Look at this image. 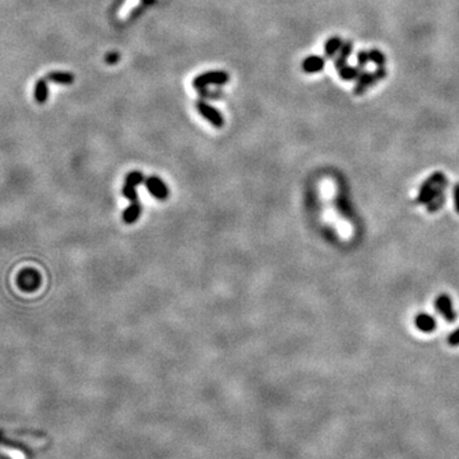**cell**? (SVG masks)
<instances>
[{"mask_svg": "<svg viewBox=\"0 0 459 459\" xmlns=\"http://www.w3.org/2000/svg\"><path fill=\"white\" fill-rule=\"evenodd\" d=\"M145 182V178L140 171H130L125 178V184L123 186V195L129 199L130 204L123 213V221L127 225H132L138 221L142 215V206L138 199L137 187Z\"/></svg>", "mask_w": 459, "mask_h": 459, "instance_id": "obj_1", "label": "cell"}, {"mask_svg": "<svg viewBox=\"0 0 459 459\" xmlns=\"http://www.w3.org/2000/svg\"><path fill=\"white\" fill-rule=\"evenodd\" d=\"M448 180L445 175L441 171L434 172L430 178H427L421 185L418 195H417L416 202L418 204H425L427 206L429 203L436 199L438 196L444 194L445 187H447Z\"/></svg>", "mask_w": 459, "mask_h": 459, "instance_id": "obj_2", "label": "cell"}, {"mask_svg": "<svg viewBox=\"0 0 459 459\" xmlns=\"http://www.w3.org/2000/svg\"><path fill=\"white\" fill-rule=\"evenodd\" d=\"M388 76V70L385 67H376L374 72H365L361 73V76L357 78L354 86V94L355 96H363L368 88H371L376 83L383 81Z\"/></svg>", "mask_w": 459, "mask_h": 459, "instance_id": "obj_3", "label": "cell"}, {"mask_svg": "<svg viewBox=\"0 0 459 459\" xmlns=\"http://www.w3.org/2000/svg\"><path fill=\"white\" fill-rule=\"evenodd\" d=\"M230 77L226 72H224V70H215V72L203 73V74L195 77L193 81V86L198 88V90H203V88H206L207 86L211 85H226Z\"/></svg>", "mask_w": 459, "mask_h": 459, "instance_id": "obj_4", "label": "cell"}, {"mask_svg": "<svg viewBox=\"0 0 459 459\" xmlns=\"http://www.w3.org/2000/svg\"><path fill=\"white\" fill-rule=\"evenodd\" d=\"M196 109H198V111H199V114L202 115L203 118L207 119L213 127L222 128L225 125L224 116H222L221 112L218 111L217 109H215L213 106L208 105V103L204 102V101H198V102H196Z\"/></svg>", "mask_w": 459, "mask_h": 459, "instance_id": "obj_5", "label": "cell"}, {"mask_svg": "<svg viewBox=\"0 0 459 459\" xmlns=\"http://www.w3.org/2000/svg\"><path fill=\"white\" fill-rule=\"evenodd\" d=\"M435 309L438 313H440L441 317L444 318L447 321H449V323H453L457 319L456 311L453 309V302H452V299L447 293H441V295L436 297Z\"/></svg>", "mask_w": 459, "mask_h": 459, "instance_id": "obj_6", "label": "cell"}, {"mask_svg": "<svg viewBox=\"0 0 459 459\" xmlns=\"http://www.w3.org/2000/svg\"><path fill=\"white\" fill-rule=\"evenodd\" d=\"M144 185L147 186L148 191L152 196H154L158 200H165L169 196V189L166 184L161 180L158 176H149L145 179Z\"/></svg>", "mask_w": 459, "mask_h": 459, "instance_id": "obj_7", "label": "cell"}, {"mask_svg": "<svg viewBox=\"0 0 459 459\" xmlns=\"http://www.w3.org/2000/svg\"><path fill=\"white\" fill-rule=\"evenodd\" d=\"M325 67V57L319 55H310L302 61V70L308 74H315L324 69Z\"/></svg>", "mask_w": 459, "mask_h": 459, "instance_id": "obj_8", "label": "cell"}, {"mask_svg": "<svg viewBox=\"0 0 459 459\" xmlns=\"http://www.w3.org/2000/svg\"><path fill=\"white\" fill-rule=\"evenodd\" d=\"M414 325L422 333H431L436 329V321L430 314L420 313L414 318Z\"/></svg>", "mask_w": 459, "mask_h": 459, "instance_id": "obj_9", "label": "cell"}, {"mask_svg": "<svg viewBox=\"0 0 459 459\" xmlns=\"http://www.w3.org/2000/svg\"><path fill=\"white\" fill-rule=\"evenodd\" d=\"M352 50H354V44L351 43L350 40L343 41V45H342L341 50H339V52L337 54V56L334 57V61H333L334 68L337 72L347 65V60H348V57L351 56V54H352Z\"/></svg>", "mask_w": 459, "mask_h": 459, "instance_id": "obj_10", "label": "cell"}, {"mask_svg": "<svg viewBox=\"0 0 459 459\" xmlns=\"http://www.w3.org/2000/svg\"><path fill=\"white\" fill-rule=\"evenodd\" d=\"M342 45H343V40L338 36L329 37L324 44V57L330 59V57L337 56V54L341 50Z\"/></svg>", "mask_w": 459, "mask_h": 459, "instance_id": "obj_11", "label": "cell"}, {"mask_svg": "<svg viewBox=\"0 0 459 459\" xmlns=\"http://www.w3.org/2000/svg\"><path fill=\"white\" fill-rule=\"evenodd\" d=\"M46 79L55 83V85L70 86L74 82V76H73L72 73L67 72H51L46 76Z\"/></svg>", "mask_w": 459, "mask_h": 459, "instance_id": "obj_12", "label": "cell"}, {"mask_svg": "<svg viewBox=\"0 0 459 459\" xmlns=\"http://www.w3.org/2000/svg\"><path fill=\"white\" fill-rule=\"evenodd\" d=\"M363 72H364V68L359 67V65L352 67V65H348L347 64L346 67H343L342 69L338 70V76H339V78L343 79V81H346V82L357 81V78L361 76V73Z\"/></svg>", "mask_w": 459, "mask_h": 459, "instance_id": "obj_13", "label": "cell"}, {"mask_svg": "<svg viewBox=\"0 0 459 459\" xmlns=\"http://www.w3.org/2000/svg\"><path fill=\"white\" fill-rule=\"evenodd\" d=\"M48 97L47 79L41 78L36 82L35 86V100L39 103H45Z\"/></svg>", "mask_w": 459, "mask_h": 459, "instance_id": "obj_14", "label": "cell"}, {"mask_svg": "<svg viewBox=\"0 0 459 459\" xmlns=\"http://www.w3.org/2000/svg\"><path fill=\"white\" fill-rule=\"evenodd\" d=\"M30 279H31V286H32V288H36L39 283L35 281L32 282V279H40L39 275H37L36 272H34V271H24V272L21 275V277H19V284H21L23 290H31Z\"/></svg>", "mask_w": 459, "mask_h": 459, "instance_id": "obj_15", "label": "cell"}, {"mask_svg": "<svg viewBox=\"0 0 459 459\" xmlns=\"http://www.w3.org/2000/svg\"><path fill=\"white\" fill-rule=\"evenodd\" d=\"M368 55H370V61H371L372 64H375L376 67H384L385 63H387L385 55H384L379 48H371V50H368Z\"/></svg>", "mask_w": 459, "mask_h": 459, "instance_id": "obj_16", "label": "cell"}, {"mask_svg": "<svg viewBox=\"0 0 459 459\" xmlns=\"http://www.w3.org/2000/svg\"><path fill=\"white\" fill-rule=\"evenodd\" d=\"M368 63H371L370 61V55H368V51L366 50H361V51L357 52V65L361 68H365Z\"/></svg>", "mask_w": 459, "mask_h": 459, "instance_id": "obj_17", "label": "cell"}, {"mask_svg": "<svg viewBox=\"0 0 459 459\" xmlns=\"http://www.w3.org/2000/svg\"><path fill=\"white\" fill-rule=\"evenodd\" d=\"M448 343H449L450 346H453V347L458 346L459 344V328L454 330L453 333H450L449 337H448Z\"/></svg>", "mask_w": 459, "mask_h": 459, "instance_id": "obj_18", "label": "cell"}, {"mask_svg": "<svg viewBox=\"0 0 459 459\" xmlns=\"http://www.w3.org/2000/svg\"><path fill=\"white\" fill-rule=\"evenodd\" d=\"M453 194H454V207H456V211L459 213V183H457V184L454 185Z\"/></svg>", "mask_w": 459, "mask_h": 459, "instance_id": "obj_19", "label": "cell"}, {"mask_svg": "<svg viewBox=\"0 0 459 459\" xmlns=\"http://www.w3.org/2000/svg\"><path fill=\"white\" fill-rule=\"evenodd\" d=\"M116 59H118V55H116V54L110 55V56L107 57V63H110V64H111V63H116V61H115V60H116Z\"/></svg>", "mask_w": 459, "mask_h": 459, "instance_id": "obj_20", "label": "cell"}]
</instances>
